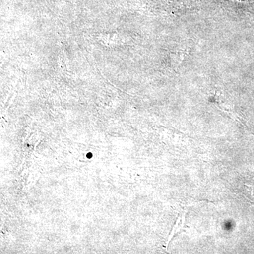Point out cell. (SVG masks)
<instances>
[{
  "mask_svg": "<svg viewBox=\"0 0 254 254\" xmlns=\"http://www.w3.org/2000/svg\"><path fill=\"white\" fill-rule=\"evenodd\" d=\"M234 1H237V2L241 3V4L249 5V6L254 5V0H234Z\"/></svg>",
  "mask_w": 254,
  "mask_h": 254,
  "instance_id": "obj_1",
  "label": "cell"
}]
</instances>
